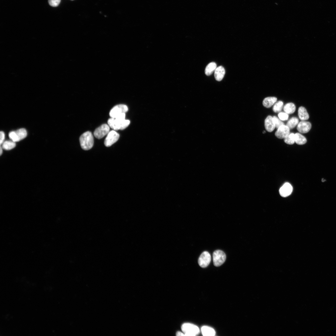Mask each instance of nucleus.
<instances>
[{
  "label": "nucleus",
  "mask_w": 336,
  "mask_h": 336,
  "mask_svg": "<svg viewBox=\"0 0 336 336\" xmlns=\"http://www.w3.org/2000/svg\"><path fill=\"white\" fill-rule=\"evenodd\" d=\"M299 123V120L296 117H293L291 118L287 122L286 125L290 129H292Z\"/></svg>",
  "instance_id": "4be33fe9"
},
{
  "label": "nucleus",
  "mask_w": 336,
  "mask_h": 336,
  "mask_svg": "<svg viewBox=\"0 0 336 336\" xmlns=\"http://www.w3.org/2000/svg\"><path fill=\"white\" fill-rule=\"evenodd\" d=\"M298 115L299 119L302 121L308 120L309 118V115L306 108L303 106L299 107L298 110Z\"/></svg>",
  "instance_id": "dca6fc26"
},
{
  "label": "nucleus",
  "mask_w": 336,
  "mask_h": 336,
  "mask_svg": "<svg viewBox=\"0 0 336 336\" xmlns=\"http://www.w3.org/2000/svg\"><path fill=\"white\" fill-rule=\"evenodd\" d=\"M176 335L177 336H183L184 335V334L180 332H178L177 333Z\"/></svg>",
  "instance_id": "c85d7f7f"
},
{
  "label": "nucleus",
  "mask_w": 336,
  "mask_h": 336,
  "mask_svg": "<svg viewBox=\"0 0 336 336\" xmlns=\"http://www.w3.org/2000/svg\"><path fill=\"white\" fill-rule=\"evenodd\" d=\"M296 110L295 105L292 103H289L286 104L283 107V110L287 114H292Z\"/></svg>",
  "instance_id": "aec40b11"
},
{
  "label": "nucleus",
  "mask_w": 336,
  "mask_h": 336,
  "mask_svg": "<svg viewBox=\"0 0 336 336\" xmlns=\"http://www.w3.org/2000/svg\"><path fill=\"white\" fill-rule=\"evenodd\" d=\"M109 125L104 124L96 128L94 132L95 137L98 139H101L107 134L110 132Z\"/></svg>",
  "instance_id": "6e6552de"
},
{
  "label": "nucleus",
  "mask_w": 336,
  "mask_h": 336,
  "mask_svg": "<svg viewBox=\"0 0 336 336\" xmlns=\"http://www.w3.org/2000/svg\"><path fill=\"white\" fill-rule=\"evenodd\" d=\"M127 106L123 104L117 105L114 107L110 112V116L111 118H115L119 115L125 113L128 111Z\"/></svg>",
  "instance_id": "0eeeda50"
},
{
  "label": "nucleus",
  "mask_w": 336,
  "mask_h": 336,
  "mask_svg": "<svg viewBox=\"0 0 336 336\" xmlns=\"http://www.w3.org/2000/svg\"><path fill=\"white\" fill-rule=\"evenodd\" d=\"M311 127V124L310 122L302 121L298 124L297 129L300 133H304L309 132Z\"/></svg>",
  "instance_id": "f8f14e48"
},
{
  "label": "nucleus",
  "mask_w": 336,
  "mask_h": 336,
  "mask_svg": "<svg viewBox=\"0 0 336 336\" xmlns=\"http://www.w3.org/2000/svg\"><path fill=\"white\" fill-rule=\"evenodd\" d=\"M61 0H48L49 5L53 7L58 6L60 3Z\"/></svg>",
  "instance_id": "bb28decb"
},
{
  "label": "nucleus",
  "mask_w": 336,
  "mask_h": 336,
  "mask_svg": "<svg viewBox=\"0 0 336 336\" xmlns=\"http://www.w3.org/2000/svg\"><path fill=\"white\" fill-rule=\"evenodd\" d=\"M82 148L85 150L91 149L94 144V138L91 133L87 131L83 133L79 138Z\"/></svg>",
  "instance_id": "f03ea898"
},
{
  "label": "nucleus",
  "mask_w": 336,
  "mask_h": 336,
  "mask_svg": "<svg viewBox=\"0 0 336 336\" xmlns=\"http://www.w3.org/2000/svg\"><path fill=\"white\" fill-rule=\"evenodd\" d=\"M217 68V65L215 63L211 62L206 67L205 70V74L207 76L210 75L215 71Z\"/></svg>",
  "instance_id": "a211bd4d"
},
{
  "label": "nucleus",
  "mask_w": 336,
  "mask_h": 336,
  "mask_svg": "<svg viewBox=\"0 0 336 336\" xmlns=\"http://www.w3.org/2000/svg\"><path fill=\"white\" fill-rule=\"evenodd\" d=\"M211 261V256L210 254L208 251H205L200 256L198 262L201 267L205 268L209 265Z\"/></svg>",
  "instance_id": "1a4fd4ad"
},
{
  "label": "nucleus",
  "mask_w": 336,
  "mask_h": 336,
  "mask_svg": "<svg viewBox=\"0 0 336 336\" xmlns=\"http://www.w3.org/2000/svg\"><path fill=\"white\" fill-rule=\"evenodd\" d=\"M293 188L289 183H284L280 188L279 192L280 195L283 197H287L290 195L292 192Z\"/></svg>",
  "instance_id": "9b49d317"
},
{
  "label": "nucleus",
  "mask_w": 336,
  "mask_h": 336,
  "mask_svg": "<svg viewBox=\"0 0 336 336\" xmlns=\"http://www.w3.org/2000/svg\"><path fill=\"white\" fill-rule=\"evenodd\" d=\"M273 120L275 126V127L277 129L280 126L284 125V123L279 119L277 117L273 116Z\"/></svg>",
  "instance_id": "393cba45"
},
{
  "label": "nucleus",
  "mask_w": 336,
  "mask_h": 336,
  "mask_svg": "<svg viewBox=\"0 0 336 336\" xmlns=\"http://www.w3.org/2000/svg\"><path fill=\"white\" fill-rule=\"evenodd\" d=\"M119 137V134L114 130L109 132L104 141L105 146L107 147L111 146L118 141Z\"/></svg>",
  "instance_id": "423d86ee"
},
{
  "label": "nucleus",
  "mask_w": 336,
  "mask_h": 336,
  "mask_svg": "<svg viewBox=\"0 0 336 336\" xmlns=\"http://www.w3.org/2000/svg\"><path fill=\"white\" fill-rule=\"evenodd\" d=\"M0 145H2L4 142V140L5 139V134L3 132L1 131L0 133Z\"/></svg>",
  "instance_id": "cd10ccee"
},
{
  "label": "nucleus",
  "mask_w": 336,
  "mask_h": 336,
  "mask_svg": "<svg viewBox=\"0 0 336 336\" xmlns=\"http://www.w3.org/2000/svg\"><path fill=\"white\" fill-rule=\"evenodd\" d=\"M2 145V148L7 150H10L13 149L15 147L16 145L15 142L12 140L11 141H5L3 142Z\"/></svg>",
  "instance_id": "412c9836"
},
{
  "label": "nucleus",
  "mask_w": 336,
  "mask_h": 336,
  "mask_svg": "<svg viewBox=\"0 0 336 336\" xmlns=\"http://www.w3.org/2000/svg\"><path fill=\"white\" fill-rule=\"evenodd\" d=\"M213 261L214 265L218 267L222 264L226 260V256L225 254L222 251L217 250L213 253Z\"/></svg>",
  "instance_id": "39448f33"
},
{
  "label": "nucleus",
  "mask_w": 336,
  "mask_h": 336,
  "mask_svg": "<svg viewBox=\"0 0 336 336\" xmlns=\"http://www.w3.org/2000/svg\"><path fill=\"white\" fill-rule=\"evenodd\" d=\"M125 113H123L115 118H111L108 120V124L114 130L124 129L130 123L129 120L125 119Z\"/></svg>",
  "instance_id": "f257e3e1"
},
{
  "label": "nucleus",
  "mask_w": 336,
  "mask_h": 336,
  "mask_svg": "<svg viewBox=\"0 0 336 336\" xmlns=\"http://www.w3.org/2000/svg\"><path fill=\"white\" fill-rule=\"evenodd\" d=\"M284 142L288 144H293L295 142V134L293 133H290L288 135L284 138Z\"/></svg>",
  "instance_id": "5701e85b"
},
{
  "label": "nucleus",
  "mask_w": 336,
  "mask_h": 336,
  "mask_svg": "<svg viewBox=\"0 0 336 336\" xmlns=\"http://www.w3.org/2000/svg\"><path fill=\"white\" fill-rule=\"evenodd\" d=\"M278 116L279 119L283 121H285L288 119L289 116L288 114L283 112H279L278 114Z\"/></svg>",
  "instance_id": "a878e982"
},
{
  "label": "nucleus",
  "mask_w": 336,
  "mask_h": 336,
  "mask_svg": "<svg viewBox=\"0 0 336 336\" xmlns=\"http://www.w3.org/2000/svg\"><path fill=\"white\" fill-rule=\"evenodd\" d=\"M265 133V131H264L263 132V133Z\"/></svg>",
  "instance_id": "7c9ffc66"
},
{
  "label": "nucleus",
  "mask_w": 336,
  "mask_h": 336,
  "mask_svg": "<svg viewBox=\"0 0 336 336\" xmlns=\"http://www.w3.org/2000/svg\"><path fill=\"white\" fill-rule=\"evenodd\" d=\"M264 126L266 130L268 132H272L274 130L275 127L272 116L268 115L265 119Z\"/></svg>",
  "instance_id": "ddd939ff"
},
{
  "label": "nucleus",
  "mask_w": 336,
  "mask_h": 336,
  "mask_svg": "<svg viewBox=\"0 0 336 336\" xmlns=\"http://www.w3.org/2000/svg\"><path fill=\"white\" fill-rule=\"evenodd\" d=\"M225 73L224 68L222 66L217 67L214 71L215 79L218 81H221L223 78Z\"/></svg>",
  "instance_id": "4468645a"
},
{
  "label": "nucleus",
  "mask_w": 336,
  "mask_h": 336,
  "mask_svg": "<svg viewBox=\"0 0 336 336\" xmlns=\"http://www.w3.org/2000/svg\"><path fill=\"white\" fill-rule=\"evenodd\" d=\"M181 328L185 336H194L198 335L200 332V330L197 326L190 323L184 324Z\"/></svg>",
  "instance_id": "7ed1b4c3"
},
{
  "label": "nucleus",
  "mask_w": 336,
  "mask_h": 336,
  "mask_svg": "<svg viewBox=\"0 0 336 336\" xmlns=\"http://www.w3.org/2000/svg\"><path fill=\"white\" fill-rule=\"evenodd\" d=\"M27 133L26 129H19L15 131L10 132L9 134L10 138L14 142H19L25 138L27 136Z\"/></svg>",
  "instance_id": "20e7f679"
},
{
  "label": "nucleus",
  "mask_w": 336,
  "mask_h": 336,
  "mask_svg": "<svg viewBox=\"0 0 336 336\" xmlns=\"http://www.w3.org/2000/svg\"><path fill=\"white\" fill-rule=\"evenodd\" d=\"M2 147H0V155H1L2 154Z\"/></svg>",
  "instance_id": "c756f323"
},
{
  "label": "nucleus",
  "mask_w": 336,
  "mask_h": 336,
  "mask_svg": "<svg viewBox=\"0 0 336 336\" xmlns=\"http://www.w3.org/2000/svg\"><path fill=\"white\" fill-rule=\"evenodd\" d=\"M295 142L298 145H303L307 142L306 138L303 135L299 133L295 134Z\"/></svg>",
  "instance_id": "6ab92c4d"
},
{
  "label": "nucleus",
  "mask_w": 336,
  "mask_h": 336,
  "mask_svg": "<svg viewBox=\"0 0 336 336\" xmlns=\"http://www.w3.org/2000/svg\"></svg>",
  "instance_id": "2f4dec72"
},
{
  "label": "nucleus",
  "mask_w": 336,
  "mask_h": 336,
  "mask_svg": "<svg viewBox=\"0 0 336 336\" xmlns=\"http://www.w3.org/2000/svg\"><path fill=\"white\" fill-rule=\"evenodd\" d=\"M277 98L275 97H269L265 98L263 101V105L266 108H269L273 105L277 101Z\"/></svg>",
  "instance_id": "f3484780"
},
{
  "label": "nucleus",
  "mask_w": 336,
  "mask_h": 336,
  "mask_svg": "<svg viewBox=\"0 0 336 336\" xmlns=\"http://www.w3.org/2000/svg\"><path fill=\"white\" fill-rule=\"evenodd\" d=\"M201 330L203 335L204 336H214L216 334L215 331L213 328L207 326H202Z\"/></svg>",
  "instance_id": "2eb2a0df"
},
{
  "label": "nucleus",
  "mask_w": 336,
  "mask_h": 336,
  "mask_svg": "<svg viewBox=\"0 0 336 336\" xmlns=\"http://www.w3.org/2000/svg\"><path fill=\"white\" fill-rule=\"evenodd\" d=\"M283 102L282 101H279L277 102L273 106V109L275 113L280 112L282 110L283 106Z\"/></svg>",
  "instance_id": "b1692460"
},
{
  "label": "nucleus",
  "mask_w": 336,
  "mask_h": 336,
  "mask_svg": "<svg viewBox=\"0 0 336 336\" xmlns=\"http://www.w3.org/2000/svg\"><path fill=\"white\" fill-rule=\"evenodd\" d=\"M290 133V129L286 125H283L279 127L275 132V135L278 138L283 139Z\"/></svg>",
  "instance_id": "9d476101"
}]
</instances>
